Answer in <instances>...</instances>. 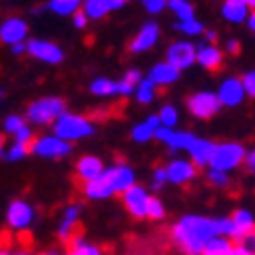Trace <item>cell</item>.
I'll return each mask as SVG.
<instances>
[{
	"instance_id": "1",
	"label": "cell",
	"mask_w": 255,
	"mask_h": 255,
	"mask_svg": "<svg viewBox=\"0 0 255 255\" xmlns=\"http://www.w3.org/2000/svg\"><path fill=\"white\" fill-rule=\"evenodd\" d=\"M215 237H221L219 219L188 215L172 227V239L186 255H202L206 243Z\"/></svg>"
},
{
	"instance_id": "2",
	"label": "cell",
	"mask_w": 255,
	"mask_h": 255,
	"mask_svg": "<svg viewBox=\"0 0 255 255\" xmlns=\"http://www.w3.org/2000/svg\"><path fill=\"white\" fill-rule=\"evenodd\" d=\"M133 186H135V172L127 163H119L104 169V174L100 178L84 184L82 192L86 198L100 200V198H109L113 194H125Z\"/></svg>"
},
{
	"instance_id": "3",
	"label": "cell",
	"mask_w": 255,
	"mask_h": 255,
	"mask_svg": "<svg viewBox=\"0 0 255 255\" xmlns=\"http://www.w3.org/2000/svg\"><path fill=\"white\" fill-rule=\"evenodd\" d=\"M55 135L63 141H78V139H84V137H90L94 133V127L90 125V121L86 117H80V115H61L57 121H55Z\"/></svg>"
},
{
	"instance_id": "4",
	"label": "cell",
	"mask_w": 255,
	"mask_h": 255,
	"mask_svg": "<svg viewBox=\"0 0 255 255\" xmlns=\"http://www.w3.org/2000/svg\"><path fill=\"white\" fill-rule=\"evenodd\" d=\"M61 115H66V102L57 96H47L35 100L27 109V119L35 125H49L57 121Z\"/></svg>"
},
{
	"instance_id": "5",
	"label": "cell",
	"mask_w": 255,
	"mask_h": 255,
	"mask_svg": "<svg viewBox=\"0 0 255 255\" xmlns=\"http://www.w3.org/2000/svg\"><path fill=\"white\" fill-rule=\"evenodd\" d=\"M247 157L245 153V147L241 143H219L215 155H212L210 161V169H217V172H229V169H235L243 159Z\"/></svg>"
},
{
	"instance_id": "6",
	"label": "cell",
	"mask_w": 255,
	"mask_h": 255,
	"mask_svg": "<svg viewBox=\"0 0 255 255\" xmlns=\"http://www.w3.org/2000/svg\"><path fill=\"white\" fill-rule=\"evenodd\" d=\"M186 106H188V111H190V115H192V117L206 121V119H212V117H215L221 111L223 102H221L219 94L196 92V94H192V96L186 100Z\"/></svg>"
},
{
	"instance_id": "7",
	"label": "cell",
	"mask_w": 255,
	"mask_h": 255,
	"mask_svg": "<svg viewBox=\"0 0 255 255\" xmlns=\"http://www.w3.org/2000/svg\"><path fill=\"white\" fill-rule=\"evenodd\" d=\"M196 57H198V47H194L192 43H188V41L172 43L167 47V53H165L167 63H172V66L178 68V70L190 68L196 61Z\"/></svg>"
},
{
	"instance_id": "8",
	"label": "cell",
	"mask_w": 255,
	"mask_h": 255,
	"mask_svg": "<svg viewBox=\"0 0 255 255\" xmlns=\"http://www.w3.org/2000/svg\"><path fill=\"white\" fill-rule=\"evenodd\" d=\"M31 151L41 155V157H63L72 151V145L68 141L59 139L57 135L53 137H39L37 141L31 143Z\"/></svg>"
},
{
	"instance_id": "9",
	"label": "cell",
	"mask_w": 255,
	"mask_h": 255,
	"mask_svg": "<svg viewBox=\"0 0 255 255\" xmlns=\"http://www.w3.org/2000/svg\"><path fill=\"white\" fill-rule=\"evenodd\" d=\"M35 217V210L31 204H27L25 200H14L10 202L8 210H6V223L10 229L14 231H25L27 227H31Z\"/></svg>"
},
{
	"instance_id": "10",
	"label": "cell",
	"mask_w": 255,
	"mask_h": 255,
	"mask_svg": "<svg viewBox=\"0 0 255 255\" xmlns=\"http://www.w3.org/2000/svg\"><path fill=\"white\" fill-rule=\"evenodd\" d=\"M149 194H147V190L143 186H133L129 188L127 192L123 194V202H125V208L131 212L135 219H143L147 217V202H149Z\"/></svg>"
},
{
	"instance_id": "11",
	"label": "cell",
	"mask_w": 255,
	"mask_h": 255,
	"mask_svg": "<svg viewBox=\"0 0 255 255\" xmlns=\"http://www.w3.org/2000/svg\"><path fill=\"white\" fill-rule=\"evenodd\" d=\"M27 53L33 55L39 61H45V63H59L63 59V51L61 47H57L51 41H41V39H33L27 43Z\"/></svg>"
},
{
	"instance_id": "12",
	"label": "cell",
	"mask_w": 255,
	"mask_h": 255,
	"mask_svg": "<svg viewBox=\"0 0 255 255\" xmlns=\"http://www.w3.org/2000/svg\"><path fill=\"white\" fill-rule=\"evenodd\" d=\"M155 139L163 141L172 151H178V149L188 151L198 137H194L192 133H186V131H174V129H165V127H161V129H157V133H155Z\"/></svg>"
},
{
	"instance_id": "13",
	"label": "cell",
	"mask_w": 255,
	"mask_h": 255,
	"mask_svg": "<svg viewBox=\"0 0 255 255\" xmlns=\"http://www.w3.org/2000/svg\"><path fill=\"white\" fill-rule=\"evenodd\" d=\"M247 92L243 86V80L239 78H227L221 88H219V98L223 102V106H239L245 100Z\"/></svg>"
},
{
	"instance_id": "14",
	"label": "cell",
	"mask_w": 255,
	"mask_h": 255,
	"mask_svg": "<svg viewBox=\"0 0 255 255\" xmlns=\"http://www.w3.org/2000/svg\"><path fill=\"white\" fill-rule=\"evenodd\" d=\"M104 169H106V167H104V163H102L98 157H94V155H84V157H80L78 163H76V176H78V180H80L82 186H84V184H88V182L100 178V176L104 174Z\"/></svg>"
},
{
	"instance_id": "15",
	"label": "cell",
	"mask_w": 255,
	"mask_h": 255,
	"mask_svg": "<svg viewBox=\"0 0 255 255\" xmlns=\"http://www.w3.org/2000/svg\"><path fill=\"white\" fill-rule=\"evenodd\" d=\"M29 33V27L23 18H6L2 27H0V37H2V43L6 45H16V43H23L25 37Z\"/></svg>"
},
{
	"instance_id": "16",
	"label": "cell",
	"mask_w": 255,
	"mask_h": 255,
	"mask_svg": "<svg viewBox=\"0 0 255 255\" xmlns=\"http://www.w3.org/2000/svg\"><path fill=\"white\" fill-rule=\"evenodd\" d=\"M159 39V27L155 23H145L141 27V31L135 35V39L131 41L129 49L133 53H141V51H149Z\"/></svg>"
},
{
	"instance_id": "17",
	"label": "cell",
	"mask_w": 255,
	"mask_h": 255,
	"mask_svg": "<svg viewBox=\"0 0 255 255\" xmlns=\"http://www.w3.org/2000/svg\"><path fill=\"white\" fill-rule=\"evenodd\" d=\"M80 206H68L66 212H63V219H61V225L57 229V235L61 241L70 243L76 235H80Z\"/></svg>"
},
{
	"instance_id": "18",
	"label": "cell",
	"mask_w": 255,
	"mask_h": 255,
	"mask_svg": "<svg viewBox=\"0 0 255 255\" xmlns=\"http://www.w3.org/2000/svg\"><path fill=\"white\" fill-rule=\"evenodd\" d=\"M202 255H251V253L239 243L233 245L227 237H215L206 243Z\"/></svg>"
},
{
	"instance_id": "19",
	"label": "cell",
	"mask_w": 255,
	"mask_h": 255,
	"mask_svg": "<svg viewBox=\"0 0 255 255\" xmlns=\"http://www.w3.org/2000/svg\"><path fill=\"white\" fill-rule=\"evenodd\" d=\"M165 169H167V178L172 184H186L196 178V165L186 159H174Z\"/></svg>"
},
{
	"instance_id": "20",
	"label": "cell",
	"mask_w": 255,
	"mask_h": 255,
	"mask_svg": "<svg viewBox=\"0 0 255 255\" xmlns=\"http://www.w3.org/2000/svg\"><path fill=\"white\" fill-rule=\"evenodd\" d=\"M125 2H129V0H86L84 12L88 14V18L98 20L104 18L111 10H119L121 6H125Z\"/></svg>"
},
{
	"instance_id": "21",
	"label": "cell",
	"mask_w": 255,
	"mask_h": 255,
	"mask_svg": "<svg viewBox=\"0 0 255 255\" xmlns=\"http://www.w3.org/2000/svg\"><path fill=\"white\" fill-rule=\"evenodd\" d=\"M215 149H217V143L206 141V139H196L194 145L188 149V153H190V157H192V161L198 167H204V165H210L212 155H215Z\"/></svg>"
},
{
	"instance_id": "22",
	"label": "cell",
	"mask_w": 255,
	"mask_h": 255,
	"mask_svg": "<svg viewBox=\"0 0 255 255\" xmlns=\"http://www.w3.org/2000/svg\"><path fill=\"white\" fill-rule=\"evenodd\" d=\"M196 61L200 63L202 68H206L210 72H217L223 66V51L219 47H215L212 43L210 45L208 43L198 45V57H196Z\"/></svg>"
},
{
	"instance_id": "23",
	"label": "cell",
	"mask_w": 255,
	"mask_h": 255,
	"mask_svg": "<svg viewBox=\"0 0 255 255\" xmlns=\"http://www.w3.org/2000/svg\"><path fill=\"white\" fill-rule=\"evenodd\" d=\"M147 78H149L155 84V86H167V84H174L180 78V70L174 68L172 63L163 61V63H157V66H153Z\"/></svg>"
},
{
	"instance_id": "24",
	"label": "cell",
	"mask_w": 255,
	"mask_h": 255,
	"mask_svg": "<svg viewBox=\"0 0 255 255\" xmlns=\"http://www.w3.org/2000/svg\"><path fill=\"white\" fill-rule=\"evenodd\" d=\"M157 129H161L159 115H151V117L147 119L145 123L137 125L131 135H133V139H135L137 143H145V141H149V139H153V137H155Z\"/></svg>"
},
{
	"instance_id": "25",
	"label": "cell",
	"mask_w": 255,
	"mask_h": 255,
	"mask_svg": "<svg viewBox=\"0 0 255 255\" xmlns=\"http://www.w3.org/2000/svg\"><path fill=\"white\" fill-rule=\"evenodd\" d=\"M223 16L229 23H243L249 18V6L247 2H235V0H227L223 6Z\"/></svg>"
},
{
	"instance_id": "26",
	"label": "cell",
	"mask_w": 255,
	"mask_h": 255,
	"mask_svg": "<svg viewBox=\"0 0 255 255\" xmlns=\"http://www.w3.org/2000/svg\"><path fill=\"white\" fill-rule=\"evenodd\" d=\"M233 223H235V227H237V231H239V239L243 237V235H247L249 231H253L255 229V221H253V215L249 210H245V208H239V210H235L233 212ZM237 239V241H239Z\"/></svg>"
},
{
	"instance_id": "27",
	"label": "cell",
	"mask_w": 255,
	"mask_h": 255,
	"mask_svg": "<svg viewBox=\"0 0 255 255\" xmlns=\"http://www.w3.org/2000/svg\"><path fill=\"white\" fill-rule=\"evenodd\" d=\"M90 90L96 96H113V94H119V82H113L109 78H96L90 84Z\"/></svg>"
},
{
	"instance_id": "28",
	"label": "cell",
	"mask_w": 255,
	"mask_h": 255,
	"mask_svg": "<svg viewBox=\"0 0 255 255\" xmlns=\"http://www.w3.org/2000/svg\"><path fill=\"white\" fill-rule=\"evenodd\" d=\"M167 6L176 12L180 23H186V20H194V6L190 4L188 0H169Z\"/></svg>"
},
{
	"instance_id": "29",
	"label": "cell",
	"mask_w": 255,
	"mask_h": 255,
	"mask_svg": "<svg viewBox=\"0 0 255 255\" xmlns=\"http://www.w3.org/2000/svg\"><path fill=\"white\" fill-rule=\"evenodd\" d=\"M82 0H49V8L55 14H76Z\"/></svg>"
},
{
	"instance_id": "30",
	"label": "cell",
	"mask_w": 255,
	"mask_h": 255,
	"mask_svg": "<svg viewBox=\"0 0 255 255\" xmlns=\"http://www.w3.org/2000/svg\"><path fill=\"white\" fill-rule=\"evenodd\" d=\"M135 96H137V102H139V104H149V102L155 98V84H153L149 78H145V80L139 84V86H137Z\"/></svg>"
},
{
	"instance_id": "31",
	"label": "cell",
	"mask_w": 255,
	"mask_h": 255,
	"mask_svg": "<svg viewBox=\"0 0 255 255\" xmlns=\"http://www.w3.org/2000/svg\"><path fill=\"white\" fill-rule=\"evenodd\" d=\"M159 121H161V127H165V129H174V127L178 125V111L174 109V106L165 104L159 111Z\"/></svg>"
},
{
	"instance_id": "32",
	"label": "cell",
	"mask_w": 255,
	"mask_h": 255,
	"mask_svg": "<svg viewBox=\"0 0 255 255\" xmlns=\"http://www.w3.org/2000/svg\"><path fill=\"white\" fill-rule=\"evenodd\" d=\"M165 217V208L161 204L159 198L151 196L149 202H147V219H151V221H161Z\"/></svg>"
},
{
	"instance_id": "33",
	"label": "cell",
	"mask_w": 255,
	"mask_h": 255,
	"mask_svg": "<svg viewBox=\"0 0 255 255\" xmlns=\"http://www.w3.org/2000/svg\"><path fill=\"white\" fill-rule=\"evenodd\" d=\"M176 29L182 31V33L188 35V37H196V35H202V33H204L202 23H200V20H196V18H194V20H186V23H178Z\"/></svg>"
},
{
	"instance_id": "34",
	"label": "cell",
	"mask_w": 255,
	"mask_h": 255,
	"mask_svg": "<svg viewBox=\"0 0 255 255\" xmlns=\"http://www.w3.org/2000/svg\"><path fill=\"white\" fill-rule=\"evenodd\" d=\"M29 151H31V147H29V145L12 143V147H10L8 151H2V157H4V159H10V161H16V159H23Z\"/></svg>"
},
{
	"instance_id": "35",
	"label": "cell",
	"mask_w": 255,
	"mask_h": 255,
	"mask_svg": "<svg viewBox=\"0 0 255 255\" xmlns=\"http://www.w3.org/2000/svg\"><path fill=\"white\" fill-rule=\"evenodd\" d=\"M66 255H102V249H100L98 245H90V243L84 241L82 245L70 247V251H68Z\"/></svg>"
},
{
	"instance_id": "36",
	"label": "cell",
	"mask_w": 255,
	"mask_h": 255,
	"mask_svg": "<svg viewBox=\"0 0 255 255\" xmlns=\"http://www.w3.org/2000/svg\"><path fill=\"white\" fill-rule=\"evenodd\" d=\"M14 143H23V145H29L31 147V143H33V131H31V127L27 123L14 133Z\"/></svg>"
},
{
	"instance_id": "37",
	"label": "cell",
	"mask_w": 255,
	"mask_h": 255,
	"mask_svg": "<svg viewBox=\"0 0 255 255\" xmlns=\"http://www.w3.org/2000/svg\"><path fill=\"white\" fill-rule=\"evenodd\" d=\"M23 125H25V121H23V119L16 117V115H10V117H6V121H4V133H8V135H12V137H14V133H16Z\"/></svg>"
},
{
	"instance_id": "38",
	"label": "cell",
	"mask_w": 255,
	"mask_h": 255,
	"mask_svg": "<svg viewBox=\"0 0 255 255\" xmlns=\"http://www.w3.org/2000/svg\"><path fill=\"white\" fill-rule=\"evenodd\" d=\"M141 2H143V6L147 8V12L157 14V12H161V10L167 6L169 0H141Z\"/></svg>"
},
{
	"instance_id": "39",
	"label": "cell",
	"mask_w": 255,
	"mask_h": 255,
	"mask_svg": "<svg viewBox=\"0 0 255 255\" xmlns=\"http://www.w3.org/2000/svg\"><path fill=\"white\" fill-rule=\"evenodd\" d=\"M243 86H245V92L249 98H255V70L253 72H247L243 78Z\"/></svg>"
},
{
	"instance_id": "40",
	"label": "cell",
	"mask_w": 255,
	"mask_h": 255,
	"mask_svg": "<svg viewBox=\"0 0 255 255\" xmlns=\"http://www.w3.org/2000/svg\"><path fill=\"white\" fill-rule=\"evenodd\" d=\"M237 243H239L241 247H245V249H247L251 255H255V229H253V231H249L247 235H243V237H241Z\"/></svg>"
},
{
	"instance_id": "41",
	"label": "cell",
	"mask_w": 255,
	"mask_h": 255,
	"mask_svg": "<svg viewBox=\"0 0 255 255\" xmlns=\"http://www.w3.org/2000/svg\"><path fill=\"white\" fill-rule=\"evenodd\" d=\"M208 182H212L215 186H227L229 184V178L225 172H217V169H210L208 172Z\"/></svg>"
},
{
	"instance_id": "42",
	"label": "cell",
	"mask_w": 255,
	"mask_h": 255,
	"mask_svg": "<svg viewBox=\"0 0 255 255\" xmlns=\"http://www.w3.org/2000/svg\"><path fill=\"white\" fill-rule=\"evenodd\" d=\"M165 182H169L167 178V169L165 167H157L155 174H153V188H161Z\"/></svg>"
},
{
	"instance_id": "43",
	"label": "cell",
	"mask_w": 255,
	"mask_h": 255,
	"mask_svg": "<svg viewBox=\"0 0 255 255\" xmlns=\"http://www.w3.org/2000/svg\"><path fill=\"white\" fill-rule=\"evenodd\" d=\"M133 92H137V86H133L131 82H127L125 78L119 82V94L121 96H129V94H133Z\"/></svg>"
},
{
	"instance_id": "44",
	"label": "cell",
	"mask_w": 255,
	"mask_h": 255,
	"mask_svg": "<svg viewBox=\"0 0 255 255\" xmlns=\"http://www.w3.org/2000/svg\"><path fill=\"white\" fill-rule=\"evenodd\" d=\"M74 25H76V29H84V27L88 25V14L84 12V10H78L74 14Z\"/></svg>"
},
{
	"instance_id": "45",
	"label": "cell",
	"mask_w": 255,
	"mask_h": 255,
	"mask_svg": "<svg viewBox=\"0 0 255 255\" xmlns=\"http://www.w3.org/2000/svg\"><path fill=\"white\" fill-rule=\"evenodd\" d=\"M125 80H127V82H131L133 86H139V84L143 82V78H141L139 70H129V72L125 74Z\"/></svg>"
},
{
	"instance_id": "46",
	"label": "cell",
	"mask_w": 255,
	"mask_h": 255,
	"mask_svg": "<svg viewBox=\"0 0 255 255\" xmlns=\"http://www.w3.org/2000/svg\"><path fill=\"white\" fill-rule=\"evenodd\" d=\"M225 49H227V53H229V55H237V53L241 51V43H239L237 39H231V41H227Z\"/></svg>"
},
{
	"instance_id": "47",
	"label": "cell",
	"mask_w": 255,
	"mask_h": 255,
	"mask_svg": "<svg viewBox=\"0 0 255 255\" xmlns=\"http://www.w3.org/2000/svg\"><path fill=\"white\" fill-rule=\"evenodd\" d=\"M245 163H247V169H249V172H251V174H255V149H253L251 153H247Z\"/></svg>"
},
{
	"instance_id": "48",
	"label": "cell",
	"mask_w": 255,
	"mask_h": 255,
	"mask_svg": "<svg viewBox=\"0 0 255 255\" xmlns=\"http://www.w3.org/2000/svg\"><path fill=\"white\" fill-rule=\"evenodd\" d=\"M23 51H27V43H16V45H12V53H14V55L23 53Z\"/></svg>"
},
{
	"instance_id": "49",
	"label": "cell",
	"mask_w": 255,
	"mask_h": 255,
	"mask_svg": "<svg viewBox=\"0 0 255 255\" xmlns=\"http://www.w3.org/2000/svg\"><path fill=\"white\" fill-rule=\"evenodd\" d=\"M247 25H249V29L255 33V10L249 14V18H247Z\"/></svg>"
},
{
	"instance_id": "50",
	"label": "cell",
	"mask_w": 255,
	"mask_h": 255,
	"mask_svg": "<svg viewBox=\"0 0 255 255\" xmlns=\"http://www.w3.org/2000/svg\"><path fill=\"white\" fill-rule=\"evenodd\" d=\"M206 39L210 41V43H215V41H217V33H215V31H208V33H206Z\"/></svg>"
},
{
	"instance_id": "51",
	"label": "cell",
	"mask_w": 255,
	"mask_h": 255,
	"mask_svg": "<svg viewBox=\"0 0 255 255\" xmlns=\"http://www.w3.org/2000/svg\"><path fill=\"white\" fill-rule=\"evenodd\" d=\"M2 255H31V253H6V251H2Z\"/></svg>"
},
{
	"instance_id": "52",
	"label": "cell",
	"mask_w": 255,
	"mask_h": 255,
	"mask_svg": "<svg viewBox=\"0 0 255 255\" xmlns=\"http://www.w3.org/2000/svg\"><path fill=\"white\" fill-rule=\"evenodd\" d=\"M84 2H86V0H84Z\"/></svg>"
}]
</instances>
